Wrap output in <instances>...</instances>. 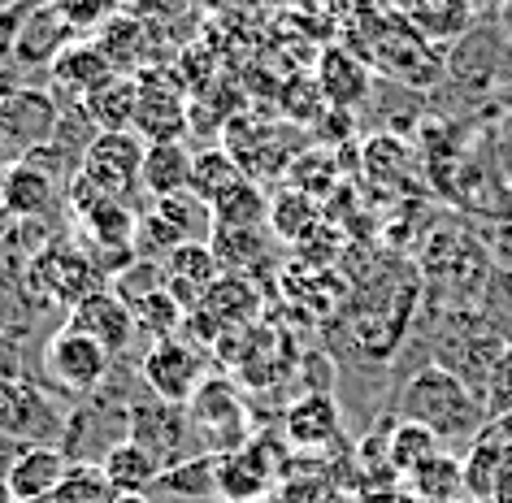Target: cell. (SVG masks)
<instances>
[{
	"label": "cell",
	"instance_id": "27",
	"mask_svg": "<svg viewBox=\"0 0 512 503\" xmlns=\"http://www.w3.org/2000/svg\"><path fill=\"white\" fill-rule=\"evenodd\" d=\"M96 44H100V53L109 57V66L118 74H139V70H144V61H148L144 27H139L135 18H126V14L100 22V27H96Z\"/></svg>",
	"mask_w": 512,
	"mask_h": 503
},
{
	"label": "cell",
	"instance_id": "17",
	"mask_svg": "<svg viewBox=\"0 0 512 503\" xmlns=\"http://www.w3.org/2000/svg\"><path fill=\"white\" fill-rule=\"evenodd\" d=\"M283 438L300 456H317V451H326V447H339L343 443V412L335 404V395L304 391L296 404L283 412Z\"/></svg>",
	"mask_w": 512,
	"mask_h": 503
},
{
	"label": "cell",
	"instance_id": "23",
	"mask_svg": "<svg viewBox=\"0 0 512 503\" xmlns=\"http://www.w3.org/2000/svg\"><path fill=\"white\" fill-rule=\"evenodd\" d=\"M191 152L183 139H161V144H148L144 152V196L148 200H165L178 196V191L191 187Z\"/></svg>",
	"mask_w": 512,
	"mask_h": 503
},
{
	"label": "cell",
	"instance_id": "26",
	"mask_svg": "<svg viewBox=\"0 0 512 503\" xmlns=\"http://www.w3.org/2000/svg\"><path fill=\"white\" fill-rule=\"evenodd\" d=\"M317 92H322L339 113H348V109H356L369 96V70L356 57L343 53V48H330V53L322 57Z\"/></svg>",
	"mask_w": 512,
	"mask_h": 503
},
{
	"label": "cell",
	"instance_id": "45",
	"mask_svg": "<svg viewBox=\"0 0 512 503\" xmlns=\"http://www.w3.org/2000/svg\"><path fill=\"white\" fill-rule=\"evenodd\" d=\"M0 5H9V0H0Z\"/></svg>",
	"mask_w": 512,
	"mask_h": 503
},
{
	"label": "cell",
	"instance_id": "21",
	"mask_svg": "<svg viewBox=\"0 0 512 503\" xmlns=\"http://www.w3.org/2000/svg\"><path fill=\"white\" fill-rule=\"evenodd\" d=\"M400 490L408 495V503H460V495H465V464L443 447L430 460H421L417 469H408L400 477Z\"/></svg>",
	"mask_w": 512,
	"mask_h": 503
},
{
	"label": "cell",
	"instance_id": "20",
	"mask_svg": "<svg viewBox=\"0 0 512 503\" xmlns=\"http://www.w3.org/2000/svg\"><path fill=\"white\" fill-rule=\"evenodd\" d=\"M48 74H53L57 92L70 96V105H83V100L92 92H100V87H105L118 70L109 66V57L100 53L96 40H74L66 53L53 61V70H48Z\"/></svg>",
	"mask_w": 512,
	"mask_h": 503
},
{
	"label": "cell",
	"instance_id": "9",
	"mask_svg": "<svg viewBox=\"0 0 512 503\" xmlns=\"http://www.w3.org/2000/svg\"><path fill=\"white\" fill-rule=\"evenodd\" d=\"M126 438L139 443L144 451H152L165 469L183 464L187 456H200L196 438H191L187 425V404H165L144 386V395L131 404V421H126Z\"/></svg>",
	"mask_w": 512,
	"mask_h": 503
},
{
	"label": "cell",
	"instance_id": "28",
	"mask_svg": "<svg viewBox=\"0 0 512 503\" xmlns=\"http://www.w3.org/2000/svg\"><path fill=\"white\" fill-rule=\"evenodd\" d=\"M243 183V170H239V161L230 157L226 148H204V152H196L191 157V196L196 200H204L213 209L222 196H230Z\"/></svg>",
	"mask_w": 512,
	"mask_h": 503
},
{
	"label": "cell",
	"instance_id": "7",
	"mask_svg": "<svg viewBox=\"0 0 512 503\" xmlns=\"http://www.w3.org/2000/svg\"><path fill=\"white\" fill-rule=\"evenodd\" d=\"M70 412L57 404L48 386L0 382V438H14L22 447H61Z\"/></svg>",
	"mask_w": 512,
	"mask_h": 503
},
{
	"label": "cell",
	"instance_id": "1",
	"mask_svg": "<svg viewBox=\"0 0 512 503\" xmlns=\"http://www.w3.org/2000/svg\"><path fill=\"white\" fill-rule=\"evenodd\" d=\"M421 274L408 269L404 261H391V274L356 282L348 300V343L361 352L369 365L395 356L408 334H413V317L421 308Z\"/></svg>",
	"mask_w": 512,
	"mask_h": 503
},
{
	"label": "cell",
	"instance_id": "18",
	"mask_svg": "<svg viewBox=\"0 0 512 503\" xmlns=\"http://www.w3.org/2000/svg\"><path fill=\"white\" fill-rule=\"evenodd\" d=\"M61 196L66 191H61L57 178L44 174L31 161H18L14 170L0 178V209H5V217H14V222H48Z\"/></svg>",
	"mask_w": 512,
	"mask_h": 503
},
{
	"label": "cell",
	"instance_id": "33",
	"mask_svg": "<svg viewBox=\"0 0 512 503\" xmlns=\"http://www.w3.org/2000/svg\"><path fill=\"white\" fill-rule=\"evenodd\" d=\"M265 217H270V204H265L261 187H256L252 178H243L230 196H222L213 204V222L217 226H261Z\"/></svg>",
	"mask_w": 512,
	"mask_h": 503
},
{
	"label": "cell",
	"instance_id": "44",
	"mask_svg": "<svg viewBox=\"0 0 512 503\" xmlns=\"http://www.w3.org/2000/svg\"><path fill=\"white\" fill-rule=\"evenodd\" d=\"M57 5H66V0H57Z\"/></svg>",
	"mask_w": 512,
	"mask_h": 503
},
{
	"label": "cell",
	"instance_id": "40",
	"mask_svg": "<svg viewBox=\"0 0 512 503\" xmlns=\"http://www.w3.org/2000/svg\"><path fill=\"white\" fill-rule=\"evenodd\" d=\"M113 503H148V499H144V495H118Z\"/></svg>",
	"mask_w": 512,
	"mask_h": 503
},
{
	"label": "cell",
	"instance_id": "34",
	"mask_svg": "<svg viewBox=\"0 0 512 503\" xmlns=\"http://www.w3.org/2000/svg\"><path fill=\"white\" fill-rule=\"evenodd\" d=\"M109 282H113V295H118L122 304L139 308L144 300H152V295H161V291H165V269H161V261L135 256V261L126 265L118 278H109Z\"/></svg>",
	"mask_w": 512,
	"mask_h": 503
},
{
	"label": "cell",
	"instance_id": "39",
	"mask_svg": "<svg viewBox=\"0 0 512 503\" xmlns=\"http://www.w3.org/2000/svg\"><path fill=\"white\" fill-rule=\"evenodd\" d=\"M0 382H27V365H22L18 334H0Z\"/></svg>",
	"mask_w": 512,
	"mask_h": 503
},
{
	"label": "cell",
	"instance_id": "22",
	"mask_svg": "<svg viewBox=\"0 0 512 503\" xmlns=\"http://www.w3.org/2000/svg\"><path fill=\"white\" fill-rule=\"evenodd\" d=\"M70 456L61 447H22L14 469L5 477L9 499H53V490L66 477Z\"/></svg>",
	"mask_w": 512,
	"mask_h": 503
},
{
	"label": "cell",
	"instance_id": "42",
	"mask_svg": "<svg viewBox=\"0 0 512 503\" xmlns=\"http://www.w3.org/2000/svg\"><path fill=\"white\" fill-rule=\"evenodd\" d=\"M499 100H504V105H512V87H504V92H499Z\"/></svg>",
	"mask_w": 512,
	"mask_h": 503
},
{
	"label": "cell",
	"instance_id": "3",
	"mask_svg": "<svg viewBox=\"0 0 512 503\" xmlns=\"http://www.w3.org/2000/svg\"><path fill=\"white\" fill-rule=\"evenodd\" d=\"M105 274L96 269V261L74 243H48L44 252L31 256L27 265V300L31 308H74L83 304L87 295L100 291Z\"/></svg>",
	"mask_w": 512,
	"mask_h": 503
},
{
	"label": "cell",
	"instance_id": "6",
	"mask_svg": "<svg viewBox=\"0 0 512 503\" xmlns=\"http://www.w3.org/2000/svg\"><path fill=\"white\" fill-rule=\"evenodd\" d=\"M113 365L118 360L96 339H87L83 330H74L70 321L44 343V382L70 399H92L109 382Z\"/></svg>",
	"mask_w": 512,
	"mask_h": 503
},
{
	"label": "cell",
	"instance_id": "11",
	"mask_svg": "<svg viewBox=\"0 0 512 503\" xmlns=\"http://www.w3.org/2000/svg\"><path fill=\"white\" fill-rule=\"evenodd\" d=\"M283 456L270 434H252L239 451H226L217 460V495L226 503H261L278 490Z\"/></svg>",
	"mask_w": 512,
	"mask_h": 503
},
{
	"label": "cell",
	"instance_id": "5",
	"mask_svg": "<svg viewBox=\"0 0 512 503\" xmlns=\"http://www.w3.org/2000/svg\"><path fill=\"white\" fill-rule=\"evenodd\" d=\"M213 209L204 200H196L191 191H178V196L152 200L144 213H139L135 226V252H144L148 261H161L183 243H209L213 239Z\"/></svg>",
	"mask_w": 512,
	"mask_h": 503
},
{
	"label": "cell",
	"instance_id": "43",
	"mask_svg": "<svg viewBox=\"0 0 512 503\" xmlns=\"http://www.w3.org/2000/svg\"><path fill=\"white\" fill-rule=\"evenodd\" d=\"M14 503H57V499H14Z\"/></svg>",
	"mask_w": 512,
	"mask_h": 503
},
{
	"label": "cell",
	"instance_id": "36",
	"mask_svg": "<svg viewBox=\"0 0 512 503\" xmlns=\"http://www.w3.org/2000/svg\"><path fill=\"white\" fill-rule=\"evenodd\" d=\"M270 217H274V230H283L287 239H300L317 222V204L304 191H287V196H278L270 204Z\"/></svg>",
	"mask_w": 512,
	"mask_h": 503
},
{
	"label": "cell",
	"instance_id": "35",
	"mask_svg": "<svg viewBox=\"0 0 512 503\" xmlns=\"http://www.w3.org/2000/svg\"><path fill=\"white\" fill-rule=\"evenodd\" d=\"M270 503H339V486L330 482L326 473H313V469H287L278 490L270 495Z\"/></svg>",
	"mask_w": 512,
	"mask_h": 503
},
{
	"label": "cell",
	"instance_id": "13",
	"mask_svg": "<svg viewBox=\"0 0 512 503\" xmlns=\"http://www.w3.org/2000/svg\"><path fill=\"white\" fill-rule=\"evenodd\" d=\"M374 61L391 74V79L413 83V87H434V83H443V70H447V61L426 44V35H421V31H408L404 22H395V27H382V31H378Z\"/></svg>",
	"mask_w": 512,
	"mask_h": 503
},
{
	"label": "cell",
	"instance_id": "4",
	"mask_svg": "<svg viewBox=\"0 0 512 503\" xmlns=\"http://www.w3.org/2000/svg\"><path fill=\"white\" fill-rule=\"evenodd\" d=\"M187 425H191V438H196V451H213V456L239 451L252 438L243 391L230 378H222V373H209L196 386V395L187 399Z\"/></svg>",
	"mask_w": 512,
	"mask_h": 503
},
{
	"label": "cell",
	"instance_id": "41",
	"mask_svg": "<svg viewBox=\"0 0 512 503\" xmlns=\"http://www.w3.org/2000/svg\"><path fill=\"white\" fill-rule=\"evenodd\" d=\"M499 425H504V434H508V443H512V412H508V417H499Z\"/></svg>",
	"mask_w": 512,
	"mask_h": 503
},
{
	"label": "cell",
	"instance_id": "12",
	"mask_svg": "<svg viewBox=\"0 0 512 503\" xmlns=\"http://www.w3.org/2000/svg\"><path fill=\"white\" fill-rule=\"evenodd\" d=\"M135 83H139L135 135L144 139V144H161V139H183L191 105L183 100V87H178L174 70L144 66V70L135 74Z\"/></svg>",
	"mask_w": 512,
	"mask_h": 503
},
{
	"label": "cell",
	"instance_id": "29",
	"mask_svg": "<svg viewBox=\"0 0 512 503\" xmlns=\"http://www.w3.org/2000/svg\"><path fill=\"white\" fill-rule=\"evenodd\" d=\"M200 308L209 317H217L222 326H239V321H248L256 308H261V295L252 291V282L248 278H239V274H222L209 287V295L200 300Z\"/></svg>",
	"mask_w": 512,
	"mask_h": 503
},
{
	"label": "cell",
	"instance_id": "16",
	"mask_svg": "<svg viewBox=\"0 0 512 503\" xmlns=\"http://www.w3.org/2000/svg\"><path fill=\"white\" fill-rule=\"evenodd\" d=\"M70 326L83 330L87 339H96L113 360H122L135 347V339H139V326H135L131 304H122L118 295L105 291V287H100L96 295H87L83 304L70 308Z\"/></svg>",
	"mask_w": 512,
	"mask_h": 503
},
{
	"label": "cell",
	"instance_id": "38",
	"mask_svg": "<svg viewBox=\"0 0 512 503\" xmlns=\"http://www.w3.org/2000/svg\"><path fill=\"white\" fill-rule=\"evenodd\" d=\"M31 0H14V5H0V61H14V44L22 31V18H27Z\"/></svg>",
	"mask_w": 512,
	"mask_h": 503
},
{
	"label": "cell",
	"instance_id": "31",
	"mask_svg": "<svg viewBox=\"0 0 512 503\" xmlns=\"http://www.w3.org/2000/svg\"><path fill=\"white\" fill-rule=\"evenodd\" d=\"M395 417V412H391ZM434 451H443V443L439 438H434L426 425H417V421H400L395 417L391 421V430H387V464L395 473H408V469H417L421 460H430Z\"/></svg>",
	"mask_w": 512,
	"mask_h": 503
},
{
	"label": "cell",
	"instance_id": "19",
	"mask_svg": "<svg viewBox=\"0 0 512 503\" xmlns=\"http://www.w3.org/2000/svg\"><path fill=\"white\" fill-rule=\"evenodd\" d=\"M161 269H165V291H170L187 313H196L200 300L209 295V287L222 278L213 243H183V248H174L170 256H161Z\"/></svg>",
	"mask_w": 512,
	"mask_h": 503
},
{
	"label": "cell",
	"instance_id": "25",
	"mask_svg": "<svg viewBox=\"0 0 512 503\" xmlns=\"http://www.w3.org/2000/svg\"><path fill=\"white\" fill-rule=\"evenodd\" d=\"M139 109V83L135 74H113V79L83 100V113L92 118L96 131H135Z\"/></svg>",
	"mask_w": 512,
	"mask_h": 503
},
{
	"label": "cell",
	"instance_id": "37",
	"mask_svg": "<svg viewBox=\"0 0 512 503\" xmlns=\"http://www.w3.org/2000/svg\"><path fill=\"white\" fill-rule=\"evenodd\" d=\"M482 404H486V417L499 421L512 412V343L499 352V360L486 373V386H482Z\"/></svg>",
	"mask_w": 512,
	"mask_h": 503
},
{
	"label": "cell",
	"instance_id": "2",
	"mask_svg": "<svg viewBox=\"0 0 512 503\" xmlns=\"http://www.w3.org/2000/svg\"><path fill=\"white\" fill-rule=\"evenodd\" d=\"M391 412L400 421H417L426 425V430L439 438V443L452 451V447H465L486 430V404L482 395L465 386L456 378V373H447L439 365H426L417 373H408V378L395 386V404Z\"/></svg>",
	"mask_w": 512,
	"mask_h": 503
},
{
	"label": "cell",
	"instance_id": "24",
	"mask_svg": "<svg viewBox=\"0 0 512 503\" xmlns=\"http://www.w3.org/2000/svg\"><path fill=\"white\" fill-rule=\"evenodd\" d=\"M100 464H105V477L118 495H148V490H157L161 473H165V464L152 456V451L131 443V438H122L118 447H109Z\"/></svg>",
	"mask_w": 512,
	"mask_h": 503
},
{
	"label": "cell",
	"instance_id": "8",
	"mask_svg": "<svg viewBox=\"0 0 512 503\" xmlns=\"http://www.w3.org/2000/svg\"><path fill=\"white\" fill-rule=\"evenodd\" d=\"M144 152L148 144L135 131H100L83 157L79 183H87L96 196L131 204L135 191H144Z\"/></svg>",
	"mask_w": 512,
	"mask_h": 503
},
{
	"label": "cell",
	"instance_id": "15",
	"mask_svg": "<svg viewBox=\"0 0 512 503\" xmlns=\"http://www.w3.org/2000/svg\"><path fill=\"white\" fill-rule=\"evenodd\" d=\"M74 35H79V27H74L57 0L53 5H35L31 0L22 31H18V44H14V61L22 70H40V66L53 70V61L74 44Z\"/></svg>",
	"mask_w": 512,
	"mask_h": 503
},
{
	"label": "cell",
	"instance_id": "32",
	"mask_svg": "<svg viewBox=\"0 0 512 503\" xmlns=\"http://www.w3.org/2000/svg\"><path fill=\"white\" fill-rule=\"evenodd\" d=\"M53 499L57 503H113L118 499V490L109 486L105 464L100 460H70L61 486L53 490Z\"/></svg>",
	"mask_w": 512,
	"mask_h": 503
},
{
	"label": "cell",
	"instance_id": "10",
	"mask_svg": "<svg viewBox=\"0 0 512 503\" xmlns=\"http://www.w3.org/2000/svg\"><path fill=\"white\" fill-rule=\"evenodd\" d=\"M139 378H144L148 391L165 399V404H187V399L196 395V386L209 378V356H204V347L183 339V334H174V339L144 347Z\"/></svg>",
	"mask_w": 512,
	"mask_h": 503
},
{
	"label": "cell",
	"instance_id": "14",
	"mask_svg": "<svg viewBox=\"0 0 512 503\" xmlns=\"http://www.w3.org/2000/svg\"><path fill=\"white\" fill-rule=\"evenodd\" d=\"M57 122H61V105L44 87H22V92L0 100V139L14 144L22 157H27L31 148H44L48 139H53Z\"/></svg>",
	"mask_w": 512,
	"mask_h": 503
},
{
	"label": "cell",
	"instance_id": "30",
	"mask_svg": "<svg viewBox=\"0 0 512 503\" xmlns=\"http://www.w3.org/2000/svg\"><path fill=\"white\" fill-rule=\"evenodd\" d=\"M217 460L222 456H213V451L187 456L183 464H174V469L161 473L157 490L178 495V499H209V495H217Z\"/></svg>",
	"mask_w": 512,
	"mask_h": 503
}]
</instances>
